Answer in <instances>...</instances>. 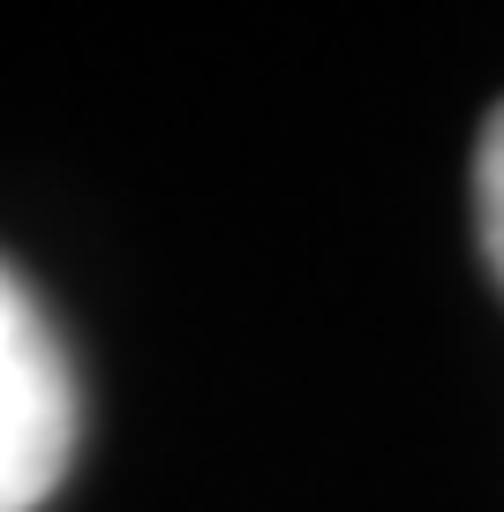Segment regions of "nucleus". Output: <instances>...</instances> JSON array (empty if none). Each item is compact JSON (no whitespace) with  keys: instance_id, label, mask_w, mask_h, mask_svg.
Masks as SVG:
<instances>
[{"instance_id":"nucleus-1","label":"nucleus","mask_w":504,"mask_h":512,"mask_svg":"<svg viewBox=\"0 0 504 512\" xmlns=\"http://www.w3.org/2000/svg\"><path fill=\"white\" fill-rule=\"evenodd\" d=\"M83 445V384L38 294L0 264V512H38Z\"/></svg>"},{"instance_id":"nucleus-2","label":"nucleus","mask_w":504,"mask_h":512,"mask_svg":"<svg viewBox=\"0 0 504 512\" xmlns=\"http://www.w3.org/2000/svg\"><path fill=\"white\" fill-rule=\"evenodd\" d=\"M474 234L489 272L504 279V106L482 121V144H474Z\"/></svg>"}]
</instances>
